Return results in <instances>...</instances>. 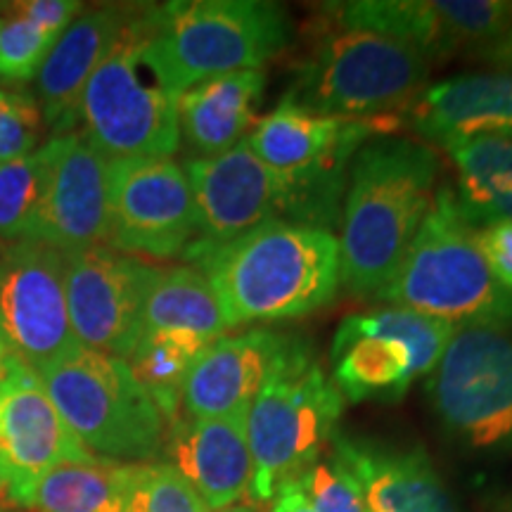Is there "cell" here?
Segmentation results:
<instances>
[{
    "instance_id": "obj_1",
    "label": "cell",
    "mask_w": 512,
    "mask_h": 512,
    "mask_svg": "<svg viewBox=\"0 0 512 512\" xmlns=\"http://www.w3.org/2000/svg\"><path fill=\"white\" fill-rule=\"evenodd\" d=\"M181 259L207 275L228 328L309 316L335 302L342 285L335 233L283 221L223 245L190 242Z\"/></svg>"
},
{
    "instance_id": "obj_2",
    "label": "cell",
    "mask_w": 512,
    "mask_h": 512,
    "mask_svg": "<svg viewBox=\"0 0 512 512\" xmlns=\"http://www.w3.org/2000/svg\"><path fill=\"white\" fill-rule=\"evenodd\" d=\"M441 157L425 140H368L349 166L342 207V287L375 299L394 278L403 254L432 207Z\"/></svg>"
},
{
    "instance_id": "obj_3",
    "label": "cell",
    "mask_w": 512,
    "mask_h": 512,
    "mask_svg": "<svg viewBox=\"0 0 512 512\" xmlns=\"http://www.w3.org/2000/svg\"><path fill=\"white\" fill-rule=\"evenodd\" d=\"M351 164L287 174L271 169L247 140L216 157L185 159L195 200V240L223 245L264 223L283 221L332 233L342 223Z\"/></svg>"
},
{
    "instance_id": "obj_4",
    "label": "cell",
    "mask_w": 512,
    "mask_h": 512,
    "mask_svg": "<svg viewBox=\"0 0 512 512\" xmlns=\"http://www.w3.org/2000/svg\"><path fill=\"white\" fill-rule=\"evenodd\" d=\"M143 55L171 95L214 76L261 69L292 43L290 15L266 0L143 5Z\"/></svg>"
},
{
    "instance_id": "obj_5",
    "label": "cell",
    "mask_w": 512,
    "mask_h": 512,
    "mask_svg": "<svg viewBox=\"0 0 512 512\" xmlns=\"http://www.w3.org/2000/svg\"><path fill=\"white\" fill-rule=\"evenodd\" d=\"M285 105L318 117L373 119L408 112L427 88L432 62L406 43L375 31L320 19L306 31Z\"/></svg>"
},
{
    "instance_id": "obj_6",
    "label": "cell",
    "mask_w": 512,
    "mask_h": 512,
    "mask_svg": "<svg viewBox=\"0 0 512 512\" xmlns=\"http://www.w3.org/2000/svg\"><path fill=\"white\" fill-rule=\"evenodd\" d=\"M375 299L456 328H512V292L494 278L479 249L477 230L460 214L446 183H439L394 278Z\"/></svg>"
},
{
    "instance_id": "obj_7",
    "label": "cell",
    "mask_w": 512,
    "mask_h": 512,
    "mask_svg": "<svg viewBox=\"0 0 512 512\" xmlns=\"http://www.w3.org/2000/svg\"><path fill=\"white\" fill-rule=\"evenodd\" d=\"M344 396L304 339H287L247 413V441L254 460L252 496L273 501L337 434Z\"/></svg>"
},
{
    "instance_id": "obj_8",
    "label": "cell",
    "mask_w": 512,
    "mask_h": 512,
    "mask_svg": "<svg viewBox=\"0 0 512 512\" xmlns=\"http://www.w3.org/2000/svg\"><path fill=\"white\" fill-rule=\"evenodd\" d=\"M67 430L93 456L152 463L166 422L124 358L76 347L38 373Z\"/></svg>"
},
{
    "instance_id": "obj_9",
    "label": "cell",
    "mask_w": 512,
    "mask_h": 512,
    "mask_svg": "<svg viewBox=\"0 0 512 512\" xmlns=\"http://www.w3.org/2000/svg\"><path fill=\"white\" fill-rule=\"evenodd\" d=\"M143 38V5H133L81 98L76 131L110 162L171 159L181 147L178 98L147 64Z\"/></svg>"
},
{
    "instance_id": "obj_10",
    "label": "cell",
    "mask_w": 512,
    "mask_h": 512,
    "mask_svg": "<svg viewBox=\"0 0 512 512\" xmlns=\"http://www.w3.org/2000/svg\"><path fill=\"white\" fill-rule=\"evenodd\" d=\"M456 330L401 306L344 318L330 347L332 382L344 401H399L437 368Z\"/></svg>"
},
{
    "instance_id": "obj_11",
    "label": "cell",
    "mask_w": 512,
    "mask_h": 512,
    "mask_svg": "<svg viewBox=\"0 0 512 512\" xmlns=\"http://www.w3.org/2000/svg\"><path fill=\"white\" fill-rule=\"evenodd\" d=\"M432 406L472 448H512V335L458 328L430 373Z\"/></svg>"
},
{
    "instance_id": "obj_12",
    "label": "cell",
    "mask_w": 512,
    "mask_h": 512,
    "mask_svg": "<svg viewBox=\"0 0 512 512\" xmlns=\"http://www.w3.org/2000/svg\"><path fill=\"white\" fill-rule=\"evenodd\" d=\"M0 335L10 356L36 373L79 347L69 323L60 249L34 240L0 245Z\"/></svg>"
},
{
    "instance_id": "obj_13",
    "label": "cell",
    "mask_w": 512,
    "mask_h": 512,
    "mask_svg": "<svg viewBox=\"0 0 512 512\" xmlns=\"http://www.w3.org/2000/svg\"><path fill=\"white\" fill-rule=\"evenodd\" d=\"M152 275L155 266L110 245L64 254V290L76 342L126 361L143 335Z\"/></svg>"
},
{
    "instance_id": "obj_14",
    "label": "cell",
    "mask_w": 512,
    "mask_h": 512,
    "mask_svg": "<svg viewBox=\"0 0 512 512\" xmlns=\"http://www.w3.org/2000/svg\"><path fill=\"white\" fill-rule=\"evenodd\" d=\"M323 15L406 43L430 62L482 53L512 29L508 0H354L325 5Z\"/></svg>"
},
{
    "instance_id": "obj_15",
    "label": "cell",
    "mask_w": 512,
    "mask_h": 512,
    "mask_svg": "<svg viewBox=\"0 0 512 512\" xmlns=\"http://www.w3.org/2000/svg\"><path fill=\"white\" fill-rule=\"evenodd\" d=\"M41 190L29 240L62 254L110 240V159L79 131L38 145Z\"/></svg>"
},
{
    "instance_id": "obj_16",
    "label": "cell",
    "mask_w": 512,
    "mask_h": 512,
    "mask_svg": "<svg viewBox=\"0 0 512 512\" xmlns=\"http://www.w3.org/2000/svg\"><path fill=\"white\" fill-rule=\"evenodd\" d=\"M95 458L67 430L34 368L10 356L0 370V501L29 508L55 465Z\"/></svg>"
},
{
    "instance_id": "obj_17",
    "label": "cell",
    "mask_w": 512,
    "mask_h": 512,
    "mask_svg": "<svg viewBox=\"0 0 512 512\" xmlns=\"http://www.w3.org/2000/svg\"><path fill=\"white\" fill-rule=\"evenodd\" d=\"M195 200L174 159L110 164V240L131 256L176 259L195 240Z\"/></svg>"
},
{
    "instance_id": "obj_18",
    "label": "cell",
    "mask_w": 512,
    "mask_h": 512,
    "mask_svg": "<svg viewBox=\"0 0 512 512\" xmlns=\"http://www.w3.org/2000/svg\"><path fill=\"white\" fill-rule=\"evenodd\" d=\"M403 128L401 114L373 119L318 117L280 102L256 121L247 136L249 150L271 169L299 174L325 164H351L368 140L394 136Z\"/></svg>"
},
{
    "instance_id": "obj_19",
    "label": "cell",
    "mask_w": 512,
    "mask_h": 512,
    "mask_svg": "<svg viewBox=\"0 0 512 512\" xmlns=\"http://www.w3.org/2000/svg\"><path fill=\"white\" fill-rule=\"evenodd\" d=\"M164 453L209 510L252 496L254 460L247 441V415L188 418L166 425Z\"/></svg>"
},
{
    "instance_id": "obj_20",
    "label": "cell",
    "mask_w": 512,
    "mask_h": 512,
    "mask_svg": "<svg viewBox=\"0 0 512 512\" xmlns=\"http://www.w3.org/2000/svg\"><path fill=\"white\" fill-rule=\"evenodd\" d=\"M133 5H102L81 10L64 29L36 76L38 107L50 136H62L79 128L83 91L98 64L105 60L124 31Z\"/></svg>"
},
{
    "instance_id": "obj_21",
    "label": "cell",
    "mask_w": 512,
    "mask_h": 512,
    "mask_svg": "<svg viewBox=\"0 0 512 512\" xmlns=\"http://www.w3.org/2000/svg\"><path fill=\"white\" fill-rule=\"evenodd\" d=\"M287 339L290 335L256 328L211 342L185 380L181 413L188 418L247 415Z\"/></svg>"
},
{
    "instance_id": "obj_22",
    "label": "cell",
    "mask_w": 512,
    "mask_h": 512,
    "mask_svg": "<svg viewBox=\"0 0 512 512\" xmlns=\"http://www.w3.org/2000/svg\"><path fill=\"white\" fill-rule=\"evenodd\" d=\"M403 126L448 147L475 136H512V69L465 72L427 86Z\"/></svg>"
},
{
    "instance_id": "obj_23",
    "label": "cell",
    "mask_w": 512,
    "mask_h": 512,
    "mask_svg": "<svg viewBox=\"0 0 512 512\" xmlns=\"http://www.w3.org/2000/svg\"><path fill=\"white\" fill-rule=\"evenodd\" d=\"M330 453L358 479L368 512H458L422 448H389L337 432Z\"/></svg>"
},
{
    "instance_id": "obj_24",
    "label": "cell",
    "mask_w": 512,
    "mask_h": 512,
    "mask_svg": "<svg viewBox=\"0 0 512 512\" xmlns=\"http://www.w3.org/2000/svg\"><path fill=\"white\" fill-rule=\"evenodd\" d=\"M264 69L214 76L178 95L181 143L195 157H216L247 140L264 98Z\"/></svg>"
},
{
    "instance_id": "obj_25",
    "label": "cell",
    "mask_w": 512,
    "mask_h": 512,
    "mask_svg": "<svg viewBox=\"0 0 512 512\" xmlns=\"http://www.w3.org/2000/svg\"><path fill=\"white\" fill-rule=\"evenodd\" d=\"M456 169V202L472 228L512 221V138L475 136L444 147Z\"/></svg>"
},
{
    "instance_id": "obj_26",
    "label": "cell",
    "mask_w": 512,
    "mask_h": 512,
    "mask_svg": "<svg viewBox=\"0 0 512 512\" xmlns=\"http://www.w3.org/2000/svg\"><path fill=\"white\" fill-rule=\"evenodd\" d=\"M150 330L192 332L216 342L230 328L207 275L185 264L155 266L143 311V332Z\"/></svg>"
},
{
    "instance_id": "obj_27",
    "label": "cell",
    "mask_w": 512,
    "mask_h": 512,
    "mask_svg": "<svg viewBox=\"0 0 512 512\" xmlns=\"http://www.w3.org/2000/svg\"><path fill=\"white\" fill-rule=\"evenodd\" d=\"M133 463L107 458L69 460L38 482L29 512H126Z\"/></svg>"
},
{
    "instance_id": "obj_28",
    "label": "cell",
    "mask_w": 512,
    "mask_h": 512,
    "mask_svg": "<svg viewBox=\"0 0 512 512\" xmlns=\"http://www.w3.org/2000/svg\"><path fill=\"white\" fill-rule=\"evenodd\" d=\"M209 344V339L192 332L150 330L140 335L133 354L126 358L136 380L157 403L166 425L181 415L185 380Z\"/></svg>"
},
{
    "instance_id": "obj_29",
    "label": "cell",
    "mask_w": 512,
    "mask_h": 512,
    "mask_svg": "<svg viewBox=\"0 0 512 512\" xmlns=\"http://www.w3.org/2000/svg\"><path fill=\"white\" fill-rule=\"evenodd\" d=\"M38 190H41V155L0 164V245L29 240L34 221Z\"/></svg>"
},
{
    "instance_id": "obj_30",
    "label": "cell",
    "mask_w": 512,
    "mask_h": 512,
    "mask_svg": "<svg viewBox=\"0 0 512 512\" xmlns=\"http://www.w3.org/2000/svg\"><path fill=\"white\" fill-rule=\"evenodd\" d=\"M126 512H209L197 491L169 463H133Z\"/></svg>"
},
{
    "instance_id": "obj_31",
    "label": "cell",
    "mask_w": 512,
    "mask_h": 512,
    "mask_svg": "<svg viewBox=\"0 0 512 512\" xmlns=\"http://www.w3.org/2000/svg\"><path fill=\"white\" fill-rule=\"evenodd\" d=\"M53 46L55 38L29 22L15 3L0 5V81L36 79Z\"/></svg>"
},
{
    "instance_id": "obj_32",
    "label": "cell",
    "mask_w": 512,
    "mask_h": 512,
    "mask_svg": "<svg viewBox=\"0 0 512 512\" xmlns=\"http://www.w3.org/2000/svg\"><path fill=\"white\" fill-rule=\"evenodd\" d=\"M43 131L46 126L34 95L0 86V164L36 152Z\"/></svg>"
},
{
    "instance_id": "obj_33",
    "label": "cell",
    "mask_w": 512,
    "mask_h": 512,
    "mask_svg": "<svg viewBox=\"0 0 512 512\" xmlns=\"http://www.w3.org/2000/svg\"><path fill=\"white\" fill-rule=\"evenodd\" d=\"M297 484L316 512H368L358 479L332 453L313 463Z\"/></svg>"
},
{
    "instance_id": "obj_34",
    "label": "cell",
    "mask_w": 512,
    "mask_h": 512,
    "mask_svg": "<svg viewBox=\"0 0 512 512\" xmlns=\"http://www.w3.org/2000/svg\"><path fill=\"white\" fill-rule=\"evenodd\" d=\"M15 8L29 22H34L43 34L57 41L64 29L81 15L83 5L76 0H15Z\"/></svg>"
},
{
    "instance_id": "obj_35",
    "label": "cell",
    "mask_w": 512,
    "mask_h": 512,
    "mask_svg": "<svg viewBox=\"0 0 512 512\" xmlns=\"http://www.w3.org/2000/svg\"><path fill=\"white\" fill-rule=\"evenodd\" d=\"M477 242L494 278L512 292V221L477 230Z\"/></svg>"
},
{
    "instance_id": "obj_36",
    "label": "cell",
    "mask_w": 512,
    "mask_h": 512,
    "mask_svg": "<svg viewBox=\"0 0 512 512\" xmlns=\"http://www.w3.org/2000/svg\"><path fill=\"white\" fill-rule=\"evenodd\" d=\"M266 512H316L311 508V503L306 501L302 486L294 482H287L285 486H280L278 494L273 496V505Z\"/></svg>"
},
{
    "instance_id": "obj_37",
    "label": "cell",
    "mask_w": 512,
    "mask_h": 512,
    "mask_svg": "<svg viewBox=\"0 0 512 512\" xmlns=\"http://www.w3.org/2000/svg\"><path fill=\"white\" fill-rule=\"evenodd\" d=\"M475 57L496 64V69H512V29L501 38V41H496L494 46L482 50V53H477Z\"/></svg>"
},
{
    "instance_id": "obj_38",
    "label": "cell",
    "mask_w": 512,
    "mask_h": 512,
    "mask_svg": "<svg viewBox=\"0 0 512 512\" xmlns=\"http://www.w3.org/2000/svg\"><path fill=\"white\" fill-rule=\"evenodd\" d=\"M214 512H266L264 505L259 501H240V503H233L228 505V508H221V510H214Z\"/></svg>"
},
{
    "instance_id": "obj_39",
    "label": "cell",
    "mask_w": 512,
    "mask_h": 512,
    "mask_svg": "<svg viewBox=\"0 0 512 512\" xmlns=\"http://www.w3.org/2000/svg\"><path fill=\"white\" fill-rule=\"evenodd\" d=\"M8 358H10L8 344H5V339H3V335H0V370H3V368H5V363H8Z\"/></svg>"
},
{
    "instance_id": "obj_40",
    "label": "cell",
    "mask_w": 512,
    "mask_h": 512,
    "mask_svg": "<svg viewBox=\"0 0 512 512\" xmlns=\"http://www.w3.org/2000/svg\"><path fill=\"white\" fill-rule=\"evenodd\" d=\"M503 512H512V501H508V503H505V508H503Z\"/></svg>"
},
{
    "instance_id": "obj_41",
    "label": "cell",
    "mask_w": 512,
    "mask_h": 512,
    "mask_svg": "<svg viewBox=\"0 0 512 512\" xmlns=\"http://www.w3.org/2000/svg\"><path fill=\"white\" fill-rule=\"evenodd\" d=\"M5 508H8V505H5L3 501H0V512H5Z\"/></svg>"
},
{
    "instance_id": "obj_42",
    "label": "cell",
    "mask_w": 512,
    "mask_h": 512,
    "mask_svg": "<svg viewBox=\"0 0 512 512\" xmlns=\"http://www.w3.org/2000/svg\"><path fill=\"white\" fill-rule=\"evenodd\" d=\"M508 138H512V136H508Z\"/></svg>"
}]
</instances>
